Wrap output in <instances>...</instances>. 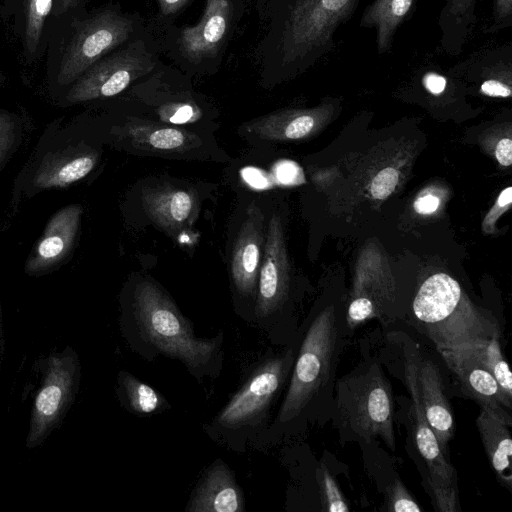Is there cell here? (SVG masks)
<instances>
[{
    "label": "cell",
    "instance_id": "cell-34",
    "mask_svg": "<svg viewBox=\"0 0 512 512\" xmlns=\"http://www.w3.org/2000/svg\"><path fill=\"white\" fill-rule=\"evenodd\" d=\"M64 241L57 235H51L44 238L38 246V254L43 259H54L64 249Z\"/></svg>",
    "mask_w": 512,
    "mask_h": 512
},
{
    "label": "cell",
    "instance_id": "cell-37",
    "mask_svg": "<svg viewBox=\"0 0 512 512\" xmlns=\"http://www.w3.org/2000/svg\"><path fill=\"white\" fill-rule=\"evenodd\" d=\"M190 0H158L161 13L165 16L174 14L183 8Z\"/></svg>",
    "mask_w": 512,
    "mask_h": 512
},
{
    "label": "cell",
    "instance_id": "cell-3",
    "mask_svg": "<svg viewBox=\"0 0 512 512\" xmlns=\"http://www.w3.org/2000/svg\"><path fill=\"white\" fill-rule=\"evenodd\" d=\"M413 313L418 327L437 350H455L500 337L496 320L463 297L459 283L445 273L427 278L419 288Z\"/></svg>",
    "mask_w": 512,
    "mask_h": 512
},
{
    "label": "cell",
    "instance_id": "cell-27",
    "mask_svg": "<svg viewBox=\"0 0 512 512\" xmlns=\"http://www.w3.org/2000/svg\"><path fill=\"white\" fill-rule=\"evenodd\" d=\"M53 0H28L26 18V46L31 53L37 48L45 19L52 9Z\"/></svg>",
    "mask_w": 512,
    "mask_h": 512
},
{
    "label": "cell",
    "instance_id": "cell-31",
    "mask_svg": "<svg viewBox=\"0 0 512 512\" xmlns=\"http://www.w3.org/2000/svg\"><path fill=\"white\" fill-rule=\"evenodd\" d=\"M376 316L375 306L368 297H357L349 305L347 322L349 328H355L363 321Z\"/></svg>",
    "mask_w": 512,
    "mask_h": 512
},
{
    "label": "cell",
    "instance_id": "cell-8",
    "mask_svg": "<svg viewBox=\"0 0 512 512\" xmlns=\"http://www.w3.org/2000/svg\"><path fill=\"white\" fill-rule=\"evenodd\" d=\"M133 32L132 18L116 9H105L87 19L81 23L63 53L59 81L69 83L78 79L108 52L129 40Z\"/></svg>",
    "mask_w": 512,
    "mask_h": 512
},
{
    "label": "cell",
    "instance_id": "cell-10",
    "mask_svg": "<svg viewBox=\"0 0 512 512\" xmlns=\"http://www.w3.org/2000/svg\"><path fill=\"white\" fill-rule=\"evenodd\" d=\"M447 367L458 378L464 393L508 427L512 425L509 401L495 378L464 349L439 350Z\"/></svg>",
    "mask_w": 512,
    "mask_h": 512
},
{
    "label": "cell",
    "instance_id": "cell-26",
    "mask_svg": "<svg viewBox=\"0 0 512 512\" xmlns=\"http://www.w3.org/2000/svg\"><path fill=\"white\" fill-rule=\"evenodd\" d=\"M316 477L322 510L327 512L350 511L344 494L324 463H320L317 468Z\"/></svg>",
    "mask_w": 512,
    "mask_h": 512
},
{
    "label": "cell",
    "instance_id": "cell-12",
    "mask_svg": "<svg viewBox=\"0 0 512 512\" xmlns=\"http://www.w3.org/2000/svg\"><path fill=\"white\" fill-rule=\"evenodd\" d=\"M264 215L256 203L246 209L231 257V277L238 293L256 298L264 250Z\"/></svg>",
    "mask_w": 512,
    "mask_h": 512
},
{
    "label": "cell",
    "instance_id": "cell-17",
    "mask_svg": "<svg viewBox=\"0 0 512 512\" xmlns=\"http://www.w3.org/2000/svg\"><path fill=\"white\" fill-rule=\"evenodd\" d=\"M243 492L234 473L217 460L203 474L187 507L189 512H242Z\"/></svg>",
    "mask_w": 512,
    "mask_h": 512
},
{
    "label": "cell",
    "instance_id": "cell-1",
    "mask_svg": "<svg viewBox=\"0 0 512 512\" xmlns=\"http://www.w3.org/2000/svg\"><path fill=\"white\" fill-rule=\"evenodd\" d=\"M131 345L182 362L195 377L221 367L223 336L198 338L191 323L158 285L143 280L132 297V324H125ZM221 369V368H220Z\"/></svg>",
    "mask_w": 512,
    "mask_h": 512
},
{
    "label": "cell",
    "instance_id": "cell-15",
    "mask_svg": "<svg viewBox=\"0 0 512 512\" xmlns=\"http://www.w3.org/2000/svg\"><path fill=\"white\" fill-rule=\"evenodd\" d=\"M141 201L151 221L170 236L189 226L199 210L197 194L182 188L145 187Z\"/></svg>",
    "mask_w": 512,
    "mask_h": 512
},
{
    "label": "cell",
    "instance_id": "cell-16",
    "mask_svg": "<svg viewBox=\"0 0 512 512\" xmlns=\"http://www.w3.org/2000/svg\"><path fill=\"white\" fill-rule=\"evenodd\" d=\"M232 8L231 0H206L200 21L180 33V48L189 60L201 61L218 52L228 34Z\"/></svg>",
    "mask_w": 512,
    "mask_h": 512
},
{
    "label": "cell",
    "instance_id": "cell-20",
    "mask_svg": "<svg viewBox=\"0 0 512 512\" xmlns=\"http://www.w3.org/2000/svg\"><path fill=\"white\" fill-rule=\"evenodd\" d=\"M478 0H445L439 13L440 48L449 56H459L475 27Z\"/></svg>",
    "mask_w": 512,
    "mask_h": 512
},
{
    "label": "cell",
    "instance_id": "cell-25",
    "mask_svg": "<svg viewBox=\"0 0 512 512\" xmlns=\"http://www.w3.org/2000/svg\"><path fill=\"white\" fill-rule=\"evenodd\" d=\"M459 349L466 350L486 368L495 378L505 397L512 402V376L502 355L499 337H492L486 341Z\"/></svg>",
    "mask_w": 512,
    "mask_h": 512
},
{
    "label": "cell",
    "instance_id": "cell-7",
    "mask_svg": "<svg viewBox=\"0 0 512 512\" xmlns=\"http://www.w3.org/2000/svg\"><path fill=\"white\" fill-rule=\"evenodd\" d=\"M405 377L412 398L414 414L413 438L425 472L422 474L435 509L439 512H457L459 508L457 472L443 454L440 444L429 426L422 409L413 358L406 361Z\"/></svg>",
    "mask_w": 512,
    "mask_h": 512
},
{
    "label": "cell",
    "instance_id": "cell-11",
    "mask_svg": "<svg viewBox=\"0 0 512 512\" xmlns=\"http://www.w3.org/2000/svg\"><path fill=\"white\" fill-rule=\"evenodd\" d=\"M287 275L282 226L276 215L269 222L255 298V315L263 321L274 314L286 295Z\"/></svg>",
    "mask_w": 512,
    "mask_h": 512
},
{
    "label": "cell",
    "instance_id": "cell-24",
    "mask_svg": "<svg viewBox=\"0 0 512 512\" xmlns=\"http://www.w3.org/2000/svg\"><path fill=\"white\" fill-rule=\"evenodd\" d=\"M71 385L70 373H56L49 378L39 392L35 402L34 426L35 434L39 435L52 423L66 400Z\"/></svg>",
    "mask_w": 512,
    "mask_h": 512
},
{
    "label": "cell",
    "instance_id": "cell-6",
    "mask_svg": "<svg viewBox=\"0 0 512 512\" xmlns=\"http://www.w3.org/2000/svg\"><path fill=\"white\" fill-rule=\"evenodd\" d=\"M293 360V353L288 351L259 363L217 414L214 423L228 431H238L259 424L282 389Z\"/></svg>",
    "mask_w": 512,
    "mask_h": 512
},
{
    "label": "cell",
    "instance_id": "cell-36",
    "mask_svg": "<svg viewBox=\"0 0 512 512\" xmlns=\"http://www.w3.org/2000/svg\"><path fill=\"white\" fill-rule=\"evenodd\" d=\"M439 199L434 195L419 197L414 204L416 211L420 214L433 213L439 207Z\"/></svg>",
    "mask_w": 512,
    "mask_h": 512
},
{
    "label": "cell",
    "instance_id": "cell-23",
    "mask_svg": "<svg viewBox=\"0 0 512 512\" xmlns=\"http://www.w3.org/2000/svg\"><path fill=\"white\" fill-rule=\"evenodd\" d=\"M118 384L119 399L130 413L149 416L167 406L166 399L157 390L128 372L119 374Z\"/></svg>",
    "mask_w": 512,
    "mask_h": 512
},
{
    "label": "cell",
    "instance_id": "cell-9",
    "mask_svg": "<svg viewBox=\"0 0 512 512\" xmlns=\"http://www.w3.org/2000/svg\"><path fill=\"white\" fill-rule=\"evenodd\" d=\"M155 68L144 43L130 44L90 66L77 80L69 97L75 101L115 96Z\"/></svg>",
    "mask_w": 512,
    "mask_h": 512
},
{
    "label": "cell",
    "instance_id": "cell-30",
    "mask_svg": "<svg viewBox=\"0 0 512 512\" xmlns=\"http://www.w3.org/2000/svg\"><path fill=\"white\" fill-rule=\"evenodd\" d=\"M399 180V172L392 167L381 170L372 180L370 191L375 199L387 198L395 189Z\"/></svg>",
    "mask_w": 512,
    "mask_h": 512
},
{
    "label": "cell",
    "instance_id": "cell-18",
    "mask_svg": "<svg viewBox=\"0 0 512 512\" xmlns=\"http://www.w3.org/2000/svg\"><path fill=\"white\" fill-rule=\"evenodd\" d=\"M120 134L134 148L160 154H181L201 144L190 131L138 119H128Z\"/></svg>",
    "mask_w": 512,
    "mask_h": 512
},
{
    "label": "cell",
    "instance_id": "cell-21",
    "mask_svg": "<svg viewBox=\"0 0 512 512\" xmlns=\"http://www.w3.org/2000/svg\"><path fill=\"white\" fill-rule=\"evenodd\" d=\"M415 0H374L362 13L360 26L376 30L379 55L392 48L396 31L411 10Z\"/></svg>",
    "mask_w": 512,
    "mask_h": 512
},
{
    "label": "cell",
    "instance_id": "cell-33",
    "mask_svg": "<svg viewBox=\"0 0 512 512\" xmlns=\"http://www.w3.org/2000/svg\"><path fill=\"white\" fill-rule=\"evenodd\" d=\"M196 109L189 103H174L162 108V115L173 123H183L194 118Z\"/></svg>",
    "mask_w": 512,
    "mask_h": 512
},
{
    "label": "cell",
    "instance_id": "cell-32",
    "mask_svg": "<svg viewBox=\"0 0 512 512\" xmlns=\"http://www.w3.org/2000/svg\"><path fill=\"white\" fill-rule=\"evenodd\" d=\"M512 26V0H494L491 25L486 33H498Z\"/></svg>",
    "mask_w": 512,
    "mask_h": 512
},
{
    "label": "cell",
    "instance_id": "cell-35",
    "mask_svg": "<svg viewBox=\"0 0 512 512\" xmlns=\"http://www.w3.org/2000/svg\"><path fill=\"white\" fill-rule=\"evenodd\" d=\"M495 156L503 166H510L512 163V141L510 138L501 139L495 149Z\"/></svg>",
    "mask_w": 512,
    "mask_h": 512
},
{
    "label": "cell",
    "instance_id": "cell-4",
    "mask_svg": "<svg viewBox=\"0 0 512 512\" xmlns=\"http://www.w3.org/2000/svg\"><path fill=\"white\" fill-rule=\"evenodd\" d=\"M337 423L355 438H381L395 450L394 405L391 385L374 363L337 382Z\"/></svg>",
    "mask_w": 512,
    "mask_h": 512
},
{
    "label": "cell",
    "instance_id": "cell-22",
    "mask_svg": "<svg viewBox=\"0 0 512 512\" xmlns=\"http://www.w3.org/2000/svg\"><path fill=\"white\" fill-rule=\"evenodd\" d=\"M314 125L312 114L283 111L247 122L243 129L263 140H296L309 134Z\"/></svg>",
    "mask_w": 512,
    "mask_h": 512
},
{
    "label": "cell",
    "instance_id": "cell-29",
    "mask_svg": "<svg viewBox=\"0 0 512 512\" xmlns=\"http://www.w3.org/2000/svg\"><path fill=\"white\" fill-rule=\"evenodd\" d=\"M389 512H420L422 508L399 479L387 488L385 508Z\"/></svg>",
    "mask_w": 512,
    "mask_h": 512
},
{
    "label": "cell",
    "instance_id": "cell-28",
    "mask_svg": "<svg viewBox=\"0 0 512 512\" xmlns=\"http://www.w3.org/2000/svg\"><path fill=\"white\" fill-rule=\"evenodd\" d=\"M95 159L82 156L72 159L61 166L47 180L49 186H62L85 177L94 167Z\"/></svg>",
    "mask_w": 512,
    "mask_h": 512
},
{
    "label": "cell",
    "instance_id": "cell-14",
    "mask_svg": "<svg viewBox=\"0 0 512 512\" xmlns=\"http://www.w3.org/2000/svg\"><path fill=\"white\" fill-rule=\"evenodd\" d=\"M415 375L424 416L433 430L443 454L448 458V445L455 431L451 406L444 394L437 365L421 357L413 358Z\"/></svg>",
    "mask_w": 512,
    "mask_h": 512
},
{
    "label": "cell",
    "instance_id": "cell-38",
    "mask_svg": "<svg viewBox=\"0 0 512 512\" xmlns=\"http://www.w3.org/2000/svg\"><path fill=\"white\" fill-rule=\"evenodd\" d=\"M511 201H512V187H507L500 193V195L498 197L497 204L500 207H504V206H507L508 204H510Z\"/></svg>",
    "mask_w": 512,
    "mask_h": 512
},
{
    "label": "cell",
    "instance_id": "cell-2",
    "mask_svg": "<svg viewBox=\"0 0 512 512\" xmlns=\"http://www.w3.org/2000/svg\"><path fill=\"white\" fill-rule=\"evenodd\" d=\"M361 0H276L271 68L284 77L313 67L334 47L338 28Z\"/></svg>",
    "mask_w": 512,
    "mask_h": 512
},
{
    "label": "cell",
    "instance_id": "cell-19",
    "mask_svg": "<svg viewBox=\"0 0 512 512\" xmlns=\"http://www.w3.org/2000/svg\"><path fill=\"white\" fill-rule=\"evenodd\" d=\"M476 426L497 480L511 491L512 439L509 427L483 409L477 417Z\"/></svg>",
    "mask_w": 512,
    "mask_h": 512
},
{
    "label": "cell",
    "instance_id": "cell-13",
    "mask_svg": "<svg viewBox=\"0 0 512 512\" xmlns=\"http://www.w3.org/2000/svg\"><path fill=\"white\" fill-rule=\"evenodd\" d=\"M448 72L478 81L479 92L488 97L508 98L512 94V42L477 50L448 67Z\"/></svg>",
    "mask_w": 512,
    "mask_h": 512
},
{
    "label": "cell",
    "instance_id": "cell-5",
    "mask_svg": "<svg viewBox=\"0 0 512 512\" xmlns=\"http://www.w3.org/2000/svg\"><path fill=\"white\" fill-rule=\"evenodd\" d=\"M338 348V328L332 308L319 314L300 347L277 422L285 424L312 403L333 377Z\"/></svg>",
    "mask_w": 512,
    "mask_h": 512
}]
</instances>
